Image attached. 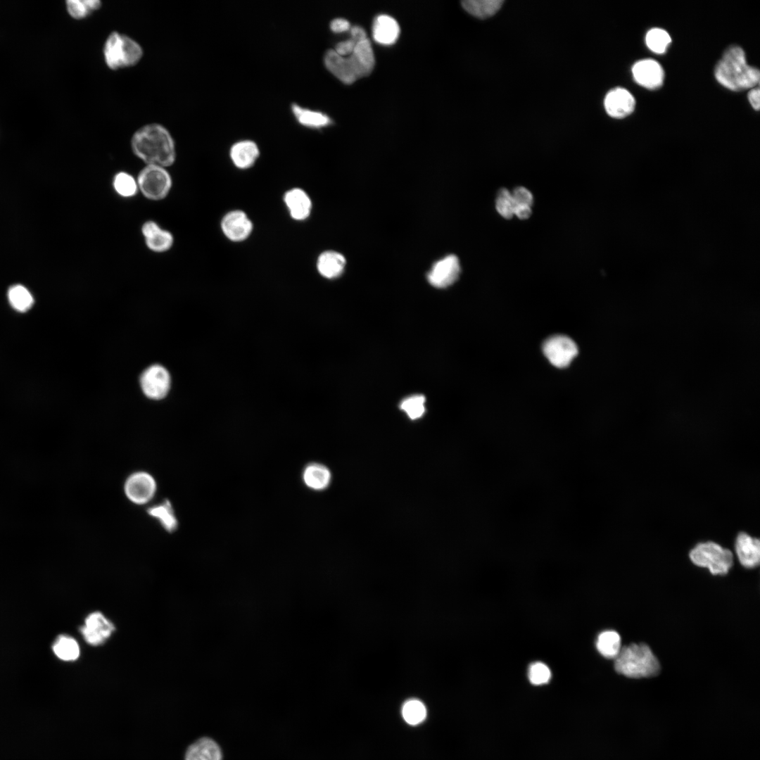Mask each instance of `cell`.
I'll use <instances>...</instances> for the list:
<instances>
[{"label": "cell", "instance_id": "6", "mask_svg": "<svg viewBox=\"0 0 760 760\" xmlns=\"http://www.w3.org/2000/svg\"><path fill=\"white\" fill-rule=\"evenodd\" d=\"M690 558L695 565L708 568L714 575L728 574L733 564L730 550L711 541L697 544L690 551Z\"/></svg>", "mask_w": 760, "mask_h": 760}, {"label": "cell", "instance_id": "8", "mask_svg": "<svg viewBox=\"0 0 760 760\" xmlns=\"http://www.w3.org/2000/svg\"><path fill=\"white\" fill-rule=\"evenodd\" d=\"M157 491V483L153 476L146 471H136L125 480L124 492L134 504L141 505L149 502Z\"/></svg>", "mask_w": 760, "mask_h": 760}, {"label": "cell", "instance_id": "31", "mask_svg": "<svg viewBox=\"0 0 760 760\" xmlns=\"http://www.w3.org/2000/svg\"><path fill=\"white\" fill-rule=\"evenodd\" d=\"M69 14L75 19H83L101 6L99 0H68L66 2Z\"/></svg>", "mask_w": 760, "mask_h": 760}, {"label": "cell", "instance_id": "7", "mask_svg": "<svg viewBox=\"0 0 760 760\" xmlns=\"http://www.w3.org/2000/svg\"><path fill=\"white\" fill-rule=\"evenodd\" d=\"M137 185L144 196L151 201L164 199L172 185L171 175L165 167L147 165L139 173Z\"/></svg>", "mask_w": 760, "mask_h": 760}, {"label": "cell", "instance_id": "21", "mask_svg": "<svg viewBox=\"0 0 760 760\" xmlns=\"http://www.w3.org/2000/svg\"><path fill=\"white\" fill-rule=\"evenodd\" d=\"M258 155L259 150L257 145L249 140L234 144L230 150V156L234 164L241 169L252 166Z\"/></svg>", "mask_w": 760, "mask_h": 760}, {"label": "cell", "instance_id": "27", "mask_svg": "<svg viewBox=\"0 0 760 760\" xmlns=\"http://www.w3.org/2000/svg\"><path fill=\"white\" fill-rule=\"evenodd\" d=\"M292 110L298 121L307 127H322L331 123L330 118L321 112L303 108L296 104L292 105Z\"/></svg>", "mask_w": 760, "mask_h": 760}, {"label": "cell", "instance_id": "33", "mask_svg": "<svg viewBox=\"0 0 760 760\" xmlns=\"http://www.w3.org/2000/svg\"><path fill=\"white\" fill-rule=\"evenodd\" d=\"M404 720L410 725L422 723L426 716V709L424 704L418 699L407 701L402 709Z\"/></svg>", "mask_w": 760, "mask_h": 760}, {"label": "cell", "instance_id": "26", "mask_svg": "<svg viewBox=\"0 0 760 760\" xmlns=\"http://www.w3.org/2000/svg\"><path fill=\"white\" fill-rule=\"evenodd\" d=\"M596 647L601 655L607 659H615L621 650V637L614 631H605L599 634Z\"/></svg>", "mask_w": 760, "mask_h": 760}, {"label": "cell", "instance_id": "13", "mask_svg": "<svg viewBox=\"0 0 760 760\" xmlns=\"http://www.w3.org/2000/svg\"><path fill=\"white\" fill-rule=\"evenodd\" d=\"M632 73L638 84L649 89L661 87L664 79L662 67L653 59H643L636 62L632 68Z\"/></svg>", "mask_w": 760, "mask_h": 760}, {"label": "cell", "instance_id": "12", "mask_svg": "<svg viewBox=\"0 0 760 760\" xmlns=\"http://www.w3.org/2000/svg\"><path fill=\"white\" fill-rule=\"evenodd\" d=\"M114 630V625L102 613L94 612L86 618L81 632L87 643L97 646L103 643Z\"/></svg>", "mask_w": 760, "mask_h": 760}, {"label": "cell", "instance_id": "17", "mask_svg": "<svg viewBox=\"0 0 760 760\" xmlns=\"http://www.w3.org/2000/svg\"><path fill=\"white\" fill-rule=\"evenodd\" d=\"M735 551L740 564L748 569L756 567L760 561L759 540L745 533H740L735 541Z\"/></svg>", "mask_w": 760, "mask_h": 760}, {"label": "cell", "instance_id": "40", "mask_svg": "<svg viewBox=\"0 0 760 760\" xmlns=\"http://www.w3.org/2000/svg\"><path fill=\"white\" fill-rule=\"evenodd\" d=\"M532 213L531 207L523 205H514V215L520 220L528 219Z\"/></svg>", "mask_w": 760, "mask_h": 760}, {"label": "cell", "instance_id": "35", "mask_svg": "<svg viewBox=\"0 0 760 760\" xmlns=\"http://www.w3.org/2000/svg\"><path fill=\"white\" fill-rule=\"evenodd\" d=\"M425 398L423 395H413L405 399L400 403V409L405 411L412 419L421 417L425 412Z\"/></svg>", "mask_w": 760, "mask_h": 760}, {"label": "cell", "instance_id": "15", "mask_svg": "<svg viewBox=\"0 0 760 760\" xmlns=\"http://www.w3.org/2000/svg\"><path fill=\"white\" fill-rule=\"evenodd\" d=\"M141 230L146 246L151 251L164 253L172 247L174 237L172 233L162 229L156 222L146 221Z\"/></svg>", "mask_w": 760, "mask_h": 760}, {"label": "cell", "instance_id": "10", "mask_svg": "<svg viewBox=\"0 0 760 760\" xmlns=\"http://www.w3.org/2000/svg\"><path fill=\"white\" fill-rule=\"evenodd\" d=\"M170 386V374L160 365H152L141 374V386L144 394L149 398L155 400L163 398L168 393Z\"/></svg>", "mask_w": 760, "mask_h": 760}, {"label": "cell", "instance_id": "16", "mask_svg": "<svg viewBox=\"0 0 760 760\" xmlns=\"http://www.w3.org/2000/svg\"><path fill=\"white\" fill-rule=\"evenodd\" d=\"M221 227L228 239L234 241H241L249 236L253 224L245 213L234 210L224 215Z\"/></svg>", "mask_w": 760, "mask_h": 760}, {"label": "cell", "instance_id": "32", "mask_svg": "<svg viewBox=\"0 0 760 760\" xmlns=\"http://www.w3.org/2000/svg\"><path fill=\"white\" fill-rule=\"evenodd\" d=\"M645 42L647 47L652 51L657 53H663L671 43V38L666 30L660 28H652L647 32Z\"/></svg>", "mask_w": 760, "mask_h": 760}, {"label": "cell", "instance_id": "9", "mask_svg": "<svg viewBox=\"0 0 760 760\" xmlns=\"http://www.w3.org/2000/svg\"><path fill=\"white\" fill-rule=\"evenodd\" d=\"M543 350L550 362L559 368L567 367L578 353L574 341L564 335L547 338L543 343Z\"/></svg>", "mask_w": 760, "mask_h": 760}, {"label": "cell", "instance_id": "14", "mask_svg": "<svg viewBox=\"0 0 760 760\" xmlns=\"http://www.w3.org/2000/svg\"><path fill=\"white\" fill-rule=\"evenodd\" d=\"M607 113L614 118H623L635 109V100L626 89L616 87L610 90L604 101Z\"/></svg>", "mask_w": 760, "mask_h": 760}, {"label": "cell", "instance_id": "41", "mask_svg": "<svg viewBox=\"0 0 760 760\" xmlns=\"http://www.w3.org/2000/svg\"><path fill=\"white\" fill-rule=\"evenodd\" d=\"M759 88L758 86L751 89L747 94L751 106L756 110H759Z\"/></svg>", "mask_w": 760, "mask_h": 760}, {"label": "cell", "instance_id": "28", "mask_svg": "<svg viewBox=\"0 0 760 760\" xmlns=\"http://www.w3.org/2000/svg\"><path fill=\"white\" fill-rule=\"evenodd\" d=\"M55 654L64 661H74L80 656V647L77 641L66 635H61L53 645Z\"/></svg>", "mask_w": 760, "mask_h": 760}, {"label": "cell", "instance_id": "19", "mask_svg": "<svg viewBox=\"0 0 760 760\" xmlns=\"http://www.w3.org/2000/svg\"><path fill=\"white\" fill-rule=\"evenodd\" d=\"M222 754L219 745L209 737H201L191 745L185 754V760H222Z\"/></svg>", "mask_w": 760, "mask_h": 760}, {"label": "cell", "instance_id": "30", "mask_svg": "<svg viewBox=\"0 0 760 760\" xmlns=\"http://www.w3.org/2000/svg\"><path fill=\"white\" fill-rule=\"evenodd\" d=\"M113 186L115 192L123 198L134 196L139 189L137 180L125 172H120L114 176Z\"/></svg>", "mask_w": 760, "mask_h": 760}, {"label": "cell", "instance_id": "22", "mask_svg": "<svg viewBox=\"0 0 760 760\" xmlns=\"http://www.w3.org/2000/svg\"><path fill=\"white\" fill-rule=\"evenodd\" d=\"M345 265L344 256L333 251H325L320 254L317 262L319 272L328 279L340 276L343 272Z\"/></svg>", "mask_w": 760, "mask_h": 760}, {"label": "cell", "instance_id": "5", "mask_svg": "<svg viewBox=\"0 0 760 760\" xmlns=\"http://www.w3.org/2000/svg\"><path fill=\"white\" fill-rule=\"evenodd\" d=\"M103 53L107 66L112 70L132 67L143 56L142 48L135 40L118 32L108 35Z\"/></svg>", "mask_w": 760, "mask_h": 760}, {"label": "cell", "instance_id": "20", "mask_svg": "<svg viewBox=\"0 0 760 760\" xmlns=\"http://www.w3.org/2000/svg\"><path fill=\"white\" fill-rule=\"evenodd\" d=\"M284 201L293 219L302 220L309 216L312 203L303 190L295 188L288 191L284 196Z\"/></svg>", "mask_w": 760, "mask_h": 760}, {"label": "cell", "instance_id": "37", "mask_svg": "<svg viewBox=\"0 0 760 760\" xmlns=\"http://www.w3.org/2000/svg\"><path fill=\"white\" fill-rule=\"evenodd\" d=\"M511 194L514 205L532 206L533 203V196L526 188L524 186H517L512 192H511Z\"/></svg>", "mask_w": 760, "mask_h": 760}, {"label": "cell", "instance_id": "36", "mask_svg": "<svg viewBox=\"0 0 760 760\" xmlns=\"http://www.w3.org/2000/svg\"><path fill=\"white\" fill-rule=\"evenodd\" d=\"M529 681L535 685L547 683L551 678V671L544 663L538 661L531 664L528 668Z\"/></svg>", "mask_w": 760, "mask_h": 760}, {"label": "cell", "instance_id": "2", "mask_svg": "<svg viewBox=\"0 0 760 760\" xmlns=\"http://www.w3.org/2000/svg\"><path fill=\"white\" fill-rule=\"evenodd\" d=\"M716 80L732 91L752 89L759 84V70L747 65L744 50L738 46H730L715 67Z\"/></svg>", "mask_w": 760, "mask_h": 760}, {"label": "cell", "instance_id": "25", "mask_svg": "<svg viewBox=\"0 0 760 760\" xmlns=\"http://www.w3.org/2000/svg\"><path fill=\"white\" fill-rule=\"evenodd\" d=\"M503 0H465L462 7L471 15L481 19L493 15L502 6Z\"/></svg>", "mask_w": 760, "mask_h": 760}, {"label": "cell", "instance_id": "29", "mask_svg": "<svg viewBox=\"0 0 760 760\" xmlns=\"http://www.w3.org/2000/svg\"><path fill=\"white\" fill-rule=\"evenodd\" d=\"M8 298L13 308L21 312L28 310L34 303L32 294L22 285L11 286L8 291Z\"/></svg>", "mask_w": 760, "mask_h": 760}, {"label": "cell", "instance_id": "1", "mask_svg": "<svg viewBox=\"0 0 760 760\" xmlns=\"http://www.w3.org/2000/svg\"><path fill=\"white\" fill-rule=\"evenodd\" d=\"M133 153L147 165L164 167L174 164L175 144L170 133L159 124H150L139 129L132 136Z\"/></svg>", "mask_w": 760, "mask_h": 760}, {"label": "cell", "instance_id": "24", "mask_svg": "<svg viewBox=\"0 0 760 760\" xmlns=\"http://www.w3.org/2000/svg\"><path fill=\"white\" fill-rule=\"evenodd\" d=\"M147 513L156 519L166 531L172 533L177 528L178 521L173 507L168 500L149 507Z\"/></svg>", "mask_w": 760, "mask_h": 760}, {"label": "cell", "instance_id": "11", "mask_svg": "<svg viewBox=\"0 0 760 760\" xmlns=\"http://www.w3.org/2000/svg\"><path fill=\"white\" fill-rule=\"evenodd\" d=\"M461 272L458 258L449 255L436 262L427 274L429 282L436 288H445L457 281Z\"/></svg>", "mask_w": 760, "mask_h": 760}, {"label": "cell", "instance_id": "38", "mask_svg": "<svg viewBox=\"0 0 760 760\" xmlns=\"http://www.w3.org/2000/svg\"><path fill=\"white\" fill-rule=\"evenodd\" d=\"M355 45V42L350 39L338 43L334 51L341 56H348L353 53Z\"/></svg>", "mask_w": 760, "mask_h": 760}, {"label": "cell", "instance_id": "18", "mask_svg": "<svg viewBox=\"0 0 760 760\" xmlns=\"http://www.w3.org/2000/svg\"><path fill=\"white\" fill-rule=\"evenodd\" d=\"M372 32L374 40L384 45H390L395 42L399 33L400 27L397 21L387 15H380L374 20Z\"/></svg>", "mask_w": 760, "mask_h": 760}, {"label": "cell", "instance_id": "42", "mask_svg": "<svg viewBox=\"0 0 760 760\" xmlns=\"http://www.w3.org/2000/svg\"><path fill=\"white\" fill-rule=\"evenodd\" d=\"M351 39L357 44L367 39L365 31L359 26H354L350 28Z\"/></svg>", "mask_w": 760, "mask_h": 760}, {"label": "cell", "instance_id": "4", "mask_svg": "<svg viewBox=\"0 0 760 760\" xmlns=\"http://www.w3.org/2000/svg\"><path fill=\"white\" fill-rule=\"evenodd\" d=\"M614 669L632 678L656 676L660 670L657 658L645 643H633L621 649L615 658Z\"/></svg>", "mask_w": 760, "mask_h": 760}, {"label": "cell", "instance_id": "34", "mask_svg": "<svg viewBox=\"0 0 760 760\" xmlns=\"http://www.w3.org/2000/svg\"><path fill=\"white\" fill-rule=\"evenodd\" d=\"M514 203L511 192L502 188L499 190L495 198V208L498 213L505 219H510L514 215Z\"/></svg>", "mask_w": 760, "mask_h": 760}, {"label": "cell", "instance_id": "23", "mask_svg": "<svg viewBox=\"0 0 760 760\" xmlns=\"http://www.w3.org/2000/svg\"><path fill=\"white\" fill-rule=\"evenodd\" d=\"M303 479L309 488L322 490L329 485L331 475L325 466L319 463H311L304 469Z\"/></svg>", "mask_w": 760, "mask_h": 760}, {"label": "cell", "instance_id": "3", "mask_svg": "<svg viewBox=\"0 0 760 760\" xmlns=\"http://www.w3.org/2000/svg\"><path fill=\"white\" fill-rule=\"evenodd\" d=\"M327 68L345 84H352L357 80L369 75L375 63L370 42L366 39L356 44L353 53L341 56L334 50H328L324 58Z\"/></svg>", "mask_w": 760, "mask_h": 760}, {"label": "cell", "instance_id": "39", "mask_svg": "<svg viewBox=\"0 0 760 760\" xmlns=\"http://www.w3.org/2000/svg\"><path fill=\"white\" fill-rule=\"evenodd\" d=\"M330 28L334 32H342L348 30L350 25L344 18H335L331 22Z\"/></svg>", "mask_w": 760, "mask_h": 760}]
</instances>
